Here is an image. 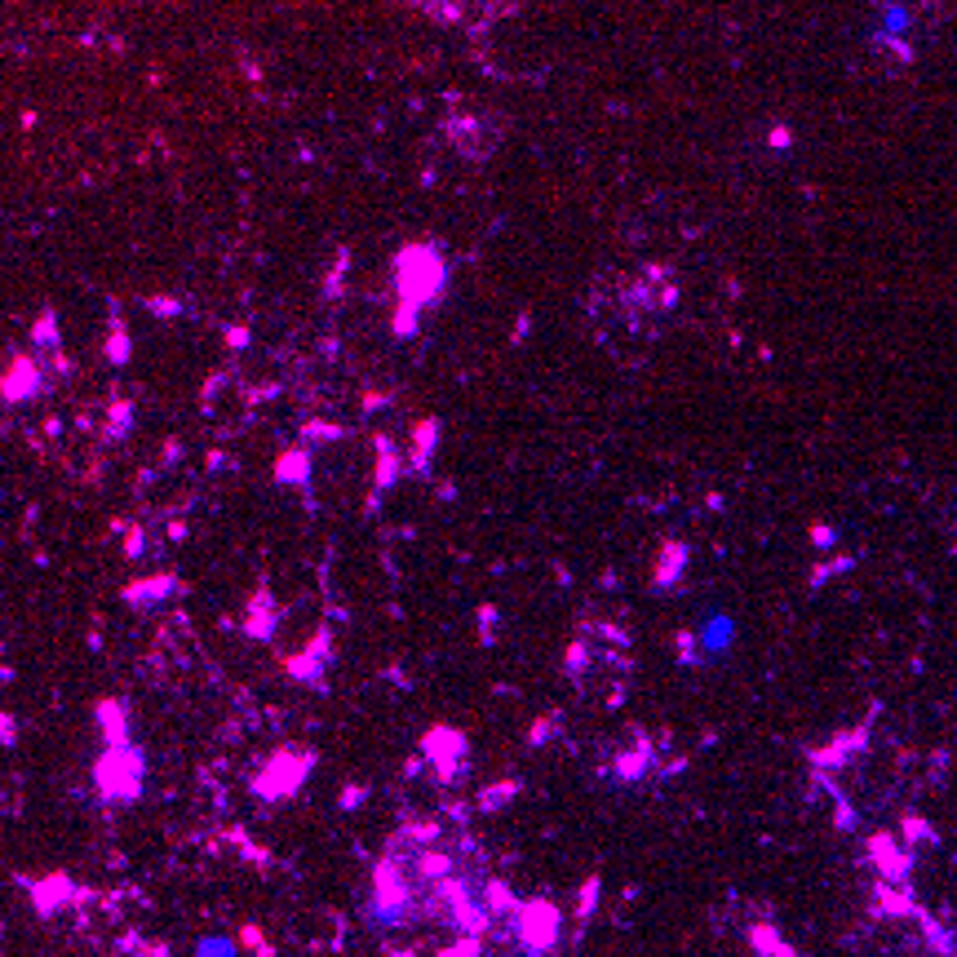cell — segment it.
<instances>
[{
    "label": "cell",
    "instance_id": "6da1fadb",
    "mask_svg": "<svg viewBox=\"0 0 957 957\" xmlns=\"http://www.w3.org/2000/svg\"><path fill=\"white\" fill-rule=\"evenodd\" d=\"M523 918H528V931H523V940H528L537 953L550 949L554 935H559V913L545 909V904H528V909H523Z\"/></svg>",
    "mask_w": 957,
    "mask_h": 957
}]
</instances>
